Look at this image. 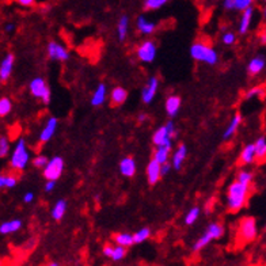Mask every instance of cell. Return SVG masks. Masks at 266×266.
I'll return each mask as SVG.
<instances>
[{"label": "cell", "mask_w": 266, "mask_h": 266, "mask_svg": "<svg viewBox=\"0 0 266 266\" xmlns=\"http://www.w3.org/2000/svg\"><path fill=\"white\" fill-rule=\"evenodd\" d=\"M250 189H251V186L241 184L236 179L234 182H231V185L228 186L227 197H226L227 208L229 212L236 213L246 207L248 196H250Z\"/></svg>", "instance_id": "obj_1"}, {"label": "cell", "mask_w": 266, "mask_h": 266, "mask_svg": "<svg viewBox=\"0 0 266 266\" xmlns=\"http://www.w3.org/2000/svg\"><path fill=\"white\" fill-rule=\"evenodd\" d=\"M190 56L198 63L208 64V65H216L219 63L217 52L204 41H196L190 46Z\"/></svg>", "instance_id": "obj_2"}, {"label": "cell", "mask_w": 266, "mask_h": 266, "mask_svg": "<svg viewBox=\"0 0 266 266\" xmlns=\"http://www.w3.org/2000/svg\"><path fill=\"white\" fill-rule=\"evenodd\" d=\"M258 236V226L257 220L251 216L243 217L238 227H236V242L239 246H245L247 243L253 242Z\"/></svg>", "instance_id": "obj_3"}, {"label": "cell", "mask_w": 266, "mask_h": 266, "mask_svg": "<svg viewBox=\"0 0 266 266\" xmlns=\"http://www.w3.org/2000/svg\"><path fill=\"white\" fill-rule=\"evenodd\" d=\"M30 151L27 148L26 140L23 137L18 139L15 143L13 152L10 155V166L15 171H23L30 163Z\"/></svg>", "instance_id": "obj_4"}, {"label": "cell", "mask_w": 266, "mask_h": 266, "mask_svg": "<svg viewBox=\"0 0 266 266\" xmlns=\"http://www.w3.org/2000/svg\"><path fill=\"white\" fill-rule=\"evenodd\" d=\"M224 227H223L220 223H210L208 227H207V231L204 232V235L201 238H198V241L194 243L193 246V251L194 253H198L201 251L204 247H207L212 241H216V239H220L224 235Z\"/></svg>", "instance_id": "obj_5"}, {"label": "cell", "mask_w": 266, "mask_h": 266, "mask_svg": "<svg viewBox=\"0 0 266 266\" xmlns=\"http://www.w3.org/2000/svg\"><path fill=\"white\" fill-rule=\"evenodd\" d=\"M177 136V129L172 121H169L166 125L159 127L152 134V143L153 146H166L172 148V139Z\"/></svg>", "instance_id": "obj_6"}, {"label": "cell", "mask_w": 266, "mask_h": 266, "mask_svg": "<svg viewBox=\"0 0 266 266\" xmlns=\"http://www.w3.org/2000/svg\"><path fill=\"white\" fill-rule=\"evenodd\" d=\"M29 90H30V94L37 98L39 101L48 105L51 103L52 99V91L48 86V83L45 82V79L42 77H34L30 84H29Z\"/></svg>", "instance_id": "obj_7"}, {"label": "cell", "mask_w": 266, "mask_h": 266, "mask_svg": "<svg viewBox=\"0 0 266 266\" xmlns=\"http://www.w3.org/2000/svg\"><path fill=\"white\" fill-rule=\"evenodd\" d=\"M158 55V46L151 39H146L136 48V57L144 64H151L155 61Z\"/></svg>", "instance_id": "obj_8"}, {"label": "cell", "mask_w": 266, "mask_h": 266, "mask_svg": "<svg viewBox=\"0 0 266 266\" xmlns=\"http://www.w3.org/2000/svg\"><path fill=\"white\" fill-rule=\"evenodd\" d=\"M64 166H65V163H64V159L61 156H55V158L49 159L48 163L42 169V174H44L45 179L57 181L63 175Z\"/></svg>", "instance_id": "obj_9"}, {"label": "cell", "mask_w": 266, "mask_h": 266, "mask_svg": "<svg viewBox=\"0 0 266 266\" xmlns=\"http://www.w3.org/2000/svg\"><path fill=\"white\" fill-rule=\"evenodd\" d=\"M46 53L51 60H55V61H67L70 60V51L61 45L57 41H51L48 44V48H46Z\"/></svg>", "instance_id": "obj_10"}, {"label": "cell", "mask_w": 266, "mask_h": 266, "mask_svg": "<svg viewBox=\"0 0 266 266\" xmlns=\"http://www.w3.org/2000/svg\"><path fill=\"white\" fill-rule=\"evenodd\" d=\"M159 90V79L156 76H152L148 79V82L147 84L143 87L141 90V101L144 102V103H151L153 101V98H155V95L158 93Z\"/></svg>", "instance_id": "obj_11"}, {"label": "cell", "mask_w": 266, "mask_h": 266, "mask_svg": "<svg viewBox=\"0 0 266 266\" xmlns=\"http://www.w3.org/2000/svg\"><path fill=\"white\" fill-rule=\"evenodd\" d=\"M57 127H58V120H57L56 117L48 118V121L45 122L44 128H42L41 132H39V136H38L39 143L45 144V143L51 141V140L53 139V136H55V133H56Z\"/></svg>", "instance_id": "obj_12"}, {"label": "cell", "mask_w": 266, "mask_h": 266, "mask_svg": "<svg viewBox=\"0 0 266 266\" xmlns=\"http://www.w3.org/2000/svg\"><path fill=\"white\" fill-rule=\"evenodd\" d=\"M14 63H15V56L13 53H7L0 61V82L6 83L11 75H13Z\"/></svg>", "instance_id": "obj_13"}, {"label": "cell", "mask_w": 266, "mask_h": 266, "mask_svg": "<svg viewBox=\"0 0 266 266\" xmlns=\"http://www.w3.org/2000/svg\"><path fill=\"white\" fill-rule=\"evenodd\" d=\"M136 29L143 36H151L156 30V23L144 15H140L139 18L136 19Z\"/></svg>", "instance_id": "obj_14"}, {"label": "cell", "mask_w": 266, "mask_h": 266, "mask_svg": "<svg viewBox=\"0 0 266 266\" xmlns=\"http://www.w3.org/2000/svg\"><path fill=\"white\" fill-rule=\"evenodd\" d=\"M147 181L150 185H156L162 178V172H160V163H158L155 159H151L150 163L147 166Z\"/></svg>", "instance_id": "obj_15"}, {"label": "cell", "mask_w": 266, "mask_h": 266, "mask_svg": "<svg viewBox=\"0 0 266 266\" xmlns=\"http://www.w3.org/2000/svg\"><path fill=\"white\" fill-rule=\"evenodd\" d=\"M241 13L242 15L241 19H239V33L243 36V34H247L248 30H250V27H251V22H253L254 18L253 6L247 7L246 10H243Z\"/></svg>", "instance_id": "obj_16"}, {"label": "cell", "mask_w": 266, "mask_h": 266, "mask_svg": "<svg viewBox=\"0 0 266 266\" xmlns=\"http://www.w3.org/2000/svg\"><path fill=\"white\" fill-rule=\"evenodd\" d=\"M137 170V166H136V160L132 156H125V158L121 159L120 162V172L121 175L127 178L134 177Z\"/></svg>", "instance_id": "obj_17"}, {"label": "cell", "mask_w": 266, "mask_h": 266, "mask_svg": "<svg viewBox=\"0 0 266 266\" xmlns=\"http://www.w3.org/2000/svg\"><path fill=\"white\" fill-rule=\"evenodd\" d=\"M181 105H182V101H181V98L178 96V95H170L167 99H166L165 103V110L167 115L170 117V118H174V117H177L178 113H179V110H181Z\"/></svg>", "instance_id": "obj_18"}, {"label": "cell", "mask_w": 266, "mask_h": 266, "mask_svg": "<svg viewBox=\"0 0 266 266\" xmlns=\"http://www.w3.org/2000/svg\"><path fill=\"white\" fill-rule=\"evenodd\" d=\"M171 156V166H172V169H175V170H179L182 165H184L185 159L188 156V148L185 144H179L177 147V150L172 152V155Z\"/></svg>", "instance_id": "obj_19"}, {"label": "cell", "mask_w": 266, "mask_h": 266, "mask_svg": "<svg viewBox=\"0 0 266 266\" xmlns=\"http://www.w3.org/2000/svg\"><path fill=\"white\" fill-rule=\"evenodd\" d=\"M108 98V86L105 83H99L95 89L94 94L91 96V105L94 108H98V106H102L105 101Z\"/></svg>", "instance_id": "obj_20"}, {"label": "cell", "mask_w": 266, "mask_h": 266, "mask_svg": "<svg viewBox=\"0 0 266 266\" xmlns=\"http://www.w3.org/2000/svg\"><path fill=\"white\" fill-rule=\"evenodd\" d=\"M265 56H255L254 58L250 60V63L247 64V72L250 76H258L265 70Z\"/></svg>", "instance_id": "obj_21"}, {"label": "cell", "mask_w": 266, "mask_h": 266, "mask_svg": "<svg viewBox=\"0 0 266 266\" xmlns=\"http://www.w3.org/2000/svg\"><path fill=\"white\" fill-rule=\"evenodd\" d=\"M254 0H224L223 7L228 11H243L247 7L253 6Z\"/></svg>", "instance_id": "obj_22"}, {"label": "cell", "mask_w": 266, "mask_h": 266, "mask_svg": "<svg viewBox=\"0 0 266 266\" xmlns=\"http://www.w3.org/2000/svg\"><path fill=\"white\" fill-rule=\"evenodd\" d=\"M242 124V114L241 113H236L231 118V122H229V125L227 127V129H226V132H224V134H223V140H231L232 137H234V134L236 132H238V129H239V127H241Z\"/></svg>", "instance_id": "obj_23"}, {"label": "cell", "mask_w": 266, "mask_h": 266, "mask_svg": "<svg viewBox=\"0 0 266 266\" xmlns=\"http://www.w3.org/2000/svg\"><path fill=\"white\" fill-rule=\"evenodd\" d=\"M255 162V152H254V144H247L242 148L239 153V163L242 166L253 165Z\"/></svg>", "instance_id": "obj_24"}, {"label": "cell", "mask_w": 266, "mask_h": 266, "mask_svg": "<svg viewBox=\"0 0 266 266\" xmlns=\"http://www.w3.org/2000/svg\"><path fill=\"white\" fill-rule=\"evenodd\" d=\"M128 99V91L124 87H114L110 94V103L112 106H121Z\"/></svg>", "instance_id": "obj_25"}, {"label": "cell", "mask_w": 266, "mask_h": 266, "mask_svg": "<svg viewBox=\"0 0 266 266\" xmlns=\"http://www.w3.org/2000/svg\"><path fill=\"white\" fill-rule=\"evenodd\" d=\"M254 152H255V162L264 163L266 159V139L265 136H261L254 143Z\"/></svg>", "instance_id": "obj_26"}, {"label": "cell", "mask_w": 266, "mask_h": 266, "mask_svg": "<svg viewBox=\"0 0 266 266\" xmlns=\"http://www.w3.org/2000/svg\"><path fill=\"white\" fill-rule=\"evenodd\" d=\"M22 228V220L19 219H14V220H8L0 224V234L1 235H11L18 232Z\"/></svg>", "instance_id": "obj_27"}, {"label": "cell", "mask_w": 266, "mask_h": 266, "mask_svg": "<svg viewBox=\"0 0 266 266\" xmlns=\"http://www.w3.org/2000/svg\"><path fill=\"white\" fill-rule=\"evenodd\" d=\"M129 25H131V20H129V17H127V15H122L118 19V23H117V36H118V39H120L121 42L127 39L128 33H129Z\"/></svg>", "instance_id": "obj_28"}, {"label": "cell", "mask_w": 266, "mask_h": 266, "mask_svg": "<svg viewBox=\"0 0 266 266\" xmlns=\"http://www.w3.org/2000/svg\"><path fill=\"white\" fill-rule=\"evenodd\" d=\"M171 147H166V146H158L155 148V151H153V156L152 159H155L158 163L160 165H163L166 162H169V159H170L171 155Z\"/></svg>", "instance_id": "obj_29"}, {"label": "cell", "mask_w": 266, "mask_h": 266, "mask_svg": "<svg viewBox=\"0 0 266 266\" xmlns=\"http://www.w3.org/2000/svg\"><path fill=\"white\" fill-rule=\"evenodd\" d=\"M65 212H67V201L65 200H58L53 205V209H52V217H53V220L60 222L64 217V215H65Z\"/></svg>", "instance_id": "obj_30"}, {"label": "cell", "mask_w": 266, "mask_h": 266, "mask_svg": "<svg viewBox=\"0 0 266 266\" xmlns=\"http://www.w3.org/2000/svg\"><path fill=\"white\" fill-rule=\"evenodd\" d=\"M13 112V101L8 96L0 98V118H4Z\"/></svg>", "instance_id": "obj_31"}, {"label": "cell", "mask_w": 266, "mask_h": 266, "mask_svg": "<svg viewBox=\"0 0 266 266\" xmlns=\"http://www.w3.org/2000/svg\"><path fill=\"white\" fill-rule=\"evenodd\" d=\"M114 242H115V245H120V246L128 248L133 245V236L127 232H120V234L114 235Z\"/></svg>", "instance_id": "obj_32"}, {"label": "cell", "mask_w": 266, "mask_h": 266, "mask_svg": "<svg viewBox=\"0 0 266 266\" xmlns=\"http://www.w3.org/2000/svg\"><path fill=\"white\" fill-rule=\"evenodd\" d=\"M133 236V243H143V242L148 241L151 238V229L148 227L140 228L139 231H136Z\"/></svg>", "instance_id": "obj_33"}, {"label": "cell", "mask_w": 266, "mask_h": 266, "mask_svg": "<svg viewBox=\"0 0 266 266\" xmlns=\"http://www.w3.org/2000/svg\"><path fill=\"white\" fill-rule=\"evenodd\" d=\"M170 0H144V10L146 11H158L165 7Z\"/></svg>", "instance_id": "obj_34"}, {"label": "cell", "mask_w": 266, "mask_h": 266, "mask_svg": "<svg viewBox=\"0 0 266 266\" xmlns=\"http://www.w3.org/2000/svg\"><path fill=\"white\" fill-rule=\"evenodd\" d=\"M11 151V143H10V139L1 134L0 136V158H6L7 155Z\"/></svg>", "instance_id": "obj_35"}, {"label": "cell", "mask_w": 266, "mask_h": 266, "mask_svg": "<svg viewBox=\"0 0 266 266\" xmlns=\"http://www.w3.org/2000/svg\"><path fill=\"white\" fill-rule=\"evenodd\" d=\"M253 179H254L253 172H250V171L247 170H241L238 172V175H236V181H238V182H241V184L243 185H248V186H251Z\"/></svg>", "instance_id": "obj_36"}, {"label": "cell", "mask_w": 266, "mask_h": 266, "mask_svg": "<svg viewBox=\"0 0 266 266\" xmlns=\"http://www.w3.org/2000/svg\"><path fill=\"white\" fill-rule=\"evenodd\" d=\"M125 255H127V247L117 245V246H113V253H112L110 260L114 261V262H118V261L124 260Z\"/></svg>", "instance_id": "obj_37"}, {"label": "cell", "mask_w": 266, "mask_h": 266, "mask_svg": "<svg viewBox=\"0 0 266 266\" xmlns=\"http://www.w3.org/2000/svg\"><path fill=\"white\" fill-rule=\"evenodd\" d=\"M200 212H201V209L198 208V207H193V208L190 209L189 212L186 213V216H185V223H186L188 226H193V224L198 220Z\"/></svg>", "instance_id": "obj_38"}, {"label": "cell", "mask_w": 266, "mask_h": 266, "mask_svg": "<svg viewBox=\"0 0 266 266\" xmlns=\"http://www.w3.org/2000/svg\"><path fill=\"white\" fill-rule=\"evenodd\" d=\"M265 95V90L262 86H255V87H251L250 90H247L246 94H245V98L246 99H253V98H262Z\"/></svg>", "instance_id": "obj_39"}, {"label": "cell", "mask_w": 266, "mask_h": 266, "mask_svg": "<svg viewBox=\"0 0 266 266\" xmlns=\"http://www.w3.org/2000/svg\"><path fill=\"white\" fill-rule=\"evenodd\" d=\"M222 42L227 46H231L236 42V34L234 32H226L222 36Z\"/></svg>", "instance_id": "obj_40"}, {"label": "cell", "mask_w": 266, "mask_h": 266, "mask_svg": "<svg viewBox=\"0 0 266 266\" xmlns=\"http://www.w3.org/2000/svg\"><path fill=\"white\" fill-rule=\"evenodd\" d=\"M18 184V177L14 175V174H6V178H4V188L7 189H13Z\"/></svg>", "instance_id": "obj_41"}, {"label": "cell", "mask_w": 266, "mask_h": 266, "mask_svg": "<svg viewBox=\"0 0 266 266\" xmlns=\"http://www.w3.org/2000/svg\"><path fill=\"white\" fill-rule=\"evenodd\" d=\"M48 160H49V159L46 158L45 155H37V156L32 160V163L33 166L37 167V169H44L45 165L48 163Z\"/></svg>", "instance_id": "obj_42"}, {"label": "cell", "mask_w": 266, "mask_h": 266, "mask_svg": "<svg viewBox=\"0 0 266 266\" xmlns=\"http://www.w3.org/2000/svg\"><path fill=\"white\" fill-rule=\"evenodd\" d=\"M57 181H53V179H46V184H45V191L46 193H52L55 188H56Z\"/></svg>", "instance_id": "obj_43"}, {"label": "cell", "mask_w": 266, "mask_h": 266, "mask_svg": "<svg viewBox=\"0 0 266 266\" xmlns=\"http://www.w3.org/2000/svg\"><path fill=\"white\" fill-rule=\"evenodd\" d=\"M14 1H15L17 4H19V6L27 7V8H29V7L34 6L37 0H14Z\"/></svg>", "instance_id": "obj_44"}, {"label": "cell", "mask_w": 266, "mask_h": 266, "mask_svg": "<svg viewBox=\"0 0 266 266\" xmlns=\"http://www.w3.org/2000/svg\"><path fill=\"white\" fill-rule=\"evenodd\" d=\"M171 169H172V166H171V163H169V162H166V163H163V165H160V172H162V177L167 175V174L171 171Z\"/></svg>", "instance_id": "obj_45"}, {"label": "cell", "mask_w": 266, "mask_h": 266, "mask_svg": "<svg viewBox=\"0 0 266 266\" xmlns=\"http://www.w3.org/2000/svg\"><path fill=\"white\" fill-rule=\"evenodd\" d=\"M102 253L106 258H110L112 257V253H113V246L112 245H105L103 248H102Z\"/></svg>", "instance_id": "obj_46"}, {"label": "cell", "mask_w": 266, "mask_h": 266, "mask_svg": "<svg viewBox=\"0 0 266 266\" xmlns=\"http://www.w3.org/2000/svg\"><path fill=\"white\" fill-rule=\"evenodd\" d=\"M34 201V193L33 191H27L23 196V203L25 204H32Z\"/></svg>", "instance_id": "obj_47"}, {"label": "cell", "mask_w": 266, "mask_h": 266, "mask_svg": "<svg viewBox=\"0 0 266 266\" xmlns=\"http://www.w3.org/2000/svg\"><path fill=\"white\" fill-rule=\"evenodd\" d=\"M4 32L7 33V34H11V33L15 32V25L14 23H7L6 26H4Z\"/></svg>", "instance_id": "obj_48"}, {"label": "cell", "mask_w": 266, "mask_h": 266, "mask_svg": "<svg viewBox=\"0 0 266 266\" xmlns=\"http://www.w3.org/2000/svg\"><path fill=\"white\" fill-rule=\"evenodd\" d=\"M4 178H6V174H0V189L4 188Z\"/></svg>", "instance_id": "obj_49"}, {"label": "cell", "mask_w": 266, "mask_h": 266, "mask_svg": "<svg viewBox=\"0 0 266 266\" xmlns=\"http://www.w3.org/2000/svg\"><path fill=\"white\" fill-rule=\"evenodd\" d=\"M146 120H147L146 114H140L139 117H137V121H139V122H143V121H146Z\"/></svg>", "instance_id": "obj_50"}, {"label": "cell", "mask_w": 266, "mask_h": 266, "mask_svg": "<svg viewBox=\"0 0 266 266\" xmlns=\"http://www.w3.org/2000/svg\"><path fill=\"white\" fill-rule=\"evenodd\" d=\"M261 42H262V44L265 45V42H266V36H265V33H262V34H261Z\"/></svg>", "instance_id": "obj_51"}, {"label": "cell", "mask_w": 266, "mask_h": 266, "mask_svg": "<svg viewBox=\"0 0 266 266\" xmlns=\"http://www.w3.org/2000/svg\"><path fill=\"white\" fill-rule=\"evenodd\" d=\"M49 265H52V266H56V265H58V264H57V262H51V264H49Z\"/></svg>", "instance_id": "obj_52"}, {"label": "cell", "mask_w": 266, "mask_h": 266, "mask_svg": "<svg viewBox=\"0 0 266 266\" xmlns=\"http://www.w3.org/2000/svg\"><path fill=\"white\" fill-rule=\"evenodd\" d=\"M0 265H3V262H1V261H0Z\"/></svg>", "instance_id": "obj_53"}]
</instances>
